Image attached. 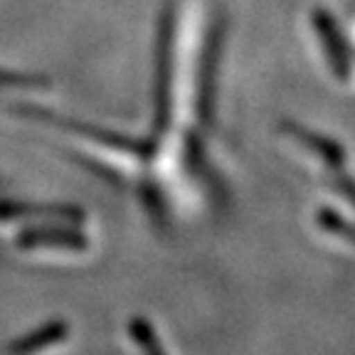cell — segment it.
<instances>
[{
	"label": "cell",
	"mask_w": 355,
	"mask_h": 355,
	"mask_svg": "<svg viewBox=\"0 0 355 355\" xmlns=\"http://www.w3.org/2000/svg\"><path fill=\"white\" fill-rule=\"evenodd\" d=\"M20 111L30 114V116H42L44 121L55 123V126H62V128H69L74 133H82L87 136L89 141H96V144H104L114 150H123V153H133V155H150L153 146L150 144H139V141H131V139H123V136H116V133L111 131H104V128H96V126H89V123H79V121H67V119H57L52 114L42 109H35V106H20Z\"/></svg>",
	"instance_id": "cell-1"
},
{
	"label": "cell",
	"mask_w": 355,
	"mask_h": 355,
	"mask_svg": "<svg viewBox=\"0 0 355 355\" xmlns=\"http://www.w3.org/2000/svg\"><path fill=\"white\" fill-rule=\"evenodd\" d=\"M311 22H313V28L318 30L323 40V50H326L328 57V64H331V72L345 82L350 77V50L348 44H345L343 35H340V28L336 25L333 15L323 8L311 12Z\"/></svg>",
	"instance_id": "cell-2"
},
{
	"label": "cell",
	"mask_w": 355,
	"mask_h": 355,
	"mask_svg": "<svg viewBox=\"0 0 355 355\" xmlns=\"http://www.w3.org/2000/svg\"><path fill=\"white\" fill-rule=\"evenodd\" d=\"M171 42L173 20L166 17L161 30V50H158V79H155V131L163 133L171 119Z\"/></svg>",
	"instance_id": "cell-3"
},
{
	"label": "cell",
	"mask_w": 355,
	"mask_h": 355,
	"mask_svg": "<svg viewBox=\"0 0 355 355\" xmlns=\"http://www.w3.org/2000/svg\"><path fill=\"white\" fill-rule=\"evenodd\" d=\"M17 247L37 250V247H64V250H87V239L82 232L69 227H37L17 234Z\"/></svg>",
	"instance_id": "cell-4"
},
{
	"label": "cell",
	"mask_w": 355,
	"mask_h": 355,
	"mask_svg": "<svg viewBox=\"0 0 355 355\" xmlns=\"http://www.w3.org/2000/svg\"><path fill=\"white\" fill-rule=\"evenodd\" d=\"M84 212L74 205H30V202H0V220H30V217H40V220H67L77 222L82 220Z\"/></svg>",
	"instance_id": "cell-5"
},
{
	"label": "cell",
	"mask_w": 355,
	"mask_h": 355,
	"mask_svg": "<svg viewBox=\"0 0 355 355\" xmlns=\"http://www.w3.org/2000/svg\"><path fill=\"white\" fill-rule=\"evenodd\" d=\"M282 128L286 133H291L296 141H301L309 150H313V153L321 155L323 161H326L333 171H343L345 150L340 144H336L333 139H326V136H321V133H313V131H309V128L299 126V123H291V121H284Z\"/></svg>",
	"instance_id": "cell-6"
},
{
	"label": "cell",
	"mask_w": 355,
	"mask_h": 355,
	"mask_svg": "<svg viewBox=\"0 0 355 355\" xmlns=\"http://www.w3.org/2000/svg\"><path fill=\"white\" fill-rule=\"evenodd\" d=\"M67 338V323L64 321H52L47 326H42L40 331L30 333L28 338L15 340L10 345V355H35L40 350L50 348V345H57Z\"/></svg>",
	"instance_id": "cell-7"
},
{
	"label": "cell",
	"mask_w": 355,
	"mask_h": 355,
	"mask_svg": "<svg viewBox=\"0 0 355 355\" xmlns=\"http://www.w3.org/2000/svg\"><path fill=\"white\" fill-rule=\"evenodd\" d=\"M131 336H133V340L144 348L146 355H166L161 348V343H158V336L153 333V328H150V323L146 321V318H133Z\"/></svg>",
	"instance_id": "cell-8"
},
{
	"label": "cell",
	"mask_w": 355,
	"mask_h": 355,
	"mask_svg": "<svg viewBox=\"0 0 355 355\" xmlns=\"http://www.w3.org/2000/svg\"><path fill=\"white\" fill-rule=\"evenodd\" d=\"M318 225H321L323 230H328L331 234H340L345 242H353V230H350V225L338 215V212L323 207V210L318 212Z\"/></svg>",
	"instance_id": "cell-9"
},
{
	"label": "cell",
	"mask_w": 355,
	"mask_h": 355,
	"mask_svg": "<svg viewBox=\"0 0 355 355\" xmlns=\"http://www.w3.org/2000/svg\"><path fill=\"white\" fill-rule=\"evenodd\" d=\"M0 87H20V89H44L50 87V82L44 77H28V74H15V72H3L0 69Z\"/></svg>",
	"instance_id": "cell-10"
}]
</instances>
